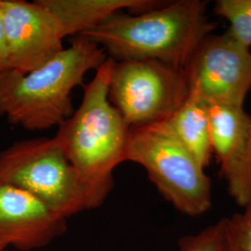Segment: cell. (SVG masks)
Instances as JSON below:
<instances>
[{
  "label": "cell",
  "instance_id": "obj_1",
  "mask_svg": "<svg viewBox=\"0 0 251 251\" xmlns=\"http://www.w3.org/2000/svg\"><path fill=\"white\" fill-rule=\"evenodd\" d=\"M114 63L108 57L96 70L84 86L79 107L55 135L86 188L88 208L103 203L114 186V171L126 161L130 127L108 95Z\"/></svg>",
  "mask_w": 251,
  "mask_h": 251
},
{
  "label": "cell",
  "instance_id": "obj_2",
  "mask_svg": "<svg viewBox=\"0 0 251 251\" xmlns=\"http://www.w3.org/2000/svg\"><path fill=\"white\" fill-rule=\"evenodd\" d=\"M206 2L178 0L140 14L117 12L80 36L115 62L152 60L184 70L198 46L215 29Z\"/></svg>",
  "mask_w": 251,
  "mask_h": 251
},
{
  "label": "cell",
  "instance_id": "obj_3",
  "mask_svg": "<svg viewBox=\"0 0 251 251\" xmlns=\"http://www.w3.org/2000/svg\"><path fill=\"white\" fill-rule=\"evenodd\" d=\"M107 58L99 45L79 35L36 70L0 75V116L30 131L59 126L74 113L73 90Z\"/></svg>",
  "mask_w": 251,
  "mask_h": 251
},
{
  "label": "cell",
  "instance_id": "obj_4",
  "mask_svg": "<svg viewBox=\"0 0 251 251\" xmlns=\"http://www.w3.org/2000/svg\"><path fill=\"white\" fill-rule=\"evenodd\" d=\"M126 159L142 166L180 213L196 217L211 207V179L169 121L130 128Z\"/></svg>",
  "mask_w": 251,
  "mask_h": 251
},
{
  "label": "cell",
  "instance_id": "obj_5",
  "mask_svg": "<svg viewBox=\"0 0 251 251\" xmlns=\"http://www.w3.org/2000/svg\"><path fill=\"white\" fill-rule=\"evenodd\" d=\"M0 182L33 194L65 219L88 209L86 188L55 137L20 141L0 152Z\"/></svg>",
  "mask_w": 251,
  "mask_h": 251
},
{
  "label": "cell",
  "instance_id": "obj_6",
  "mask_svg": "<svg viewBox=\"0 0 251 251\" xmlns=\"http://www.w3.org/2000/svg\"><path fill=\"white\" fill-rule=\"evenodd\" d=\"M109 100L130 128L168 121L188 98L184 70L152 60L115 62Z\"/></svg>",
  "mask_w": 251,
  "mask_h": 251
},
{
  "label": "cell",
  "instance_id": "obj_7",
  "mask_svg": "<svg viewBox=\"0 0 251 251\" xmlns=\"http://www.w3.org/2000/svg\"><path fill=\"white\" fill-rule=\"evenodd\" d=\"M184 71L190 96L206 105L244 106L251 90V49L227 31L209 34L198 46Z\"/></svg>",
  "mask_w": 251,
  "mask_h": 251
},
{
  "label": "cell",
  "instance_id": "obj_8",
  "mask_svg": "<svg viewBox=\"0 0 251 251\" xmlns=\"http://www.w3.org/2000/svg\"><path fill=\"white\" fill-rule=\"evenodd\" d=\"M0 16L11 70L34 71L64 49L58 20L39 0H0Z\"/></svg>",
  "mask_w": 251,
  "mask_h": 251
},
{
  "label": "cell",
  "instance_id": "obj_9",
  "mask_svg": "<svg viewBox=\"0 0 251 251\" xmlns=\"http://www.w3.org/2000/svg\"><path fill=\"white\" fill-rule=\"evenodd\" d=\"M66 219L33 194L0 182V241L29 251L42 248L64 233Z\"/></svg>",
  "mask_w": 251,
  "mask_h": 251
},
{
  "label": "cell",
  "instance_id": "obj_10",
  "mask_svg": "<svg viewBox=\"0 0 251 251\" xmlns=\"http://www.w3.org/2000/svg\"><path fill=\"white\" fill-rule=\"evenodd\" d=\"M58 20L64 38L79 36L99 26L112 15L124 10L140 14L157 9L156 0H39Z\"/></svg>",
  "mask_w": 251,
  "mask_h": 251
},
{
  "label": "cell",
  "instance_id": "obj_11",
  "mask_svg": "<svg viewBox=\"0 0 251 251\" xmlns=\"http://www.w3.org/2000/svg\"><path fill=\"white\" fill-rule=\"evenodd\" d=\"M209 136L212 152L221 166L228 171L241 157L251 128V117L240 105H207Z\"/></svg>",
  "mask_w": 251,
  "mask_h": 251
},
{
  "label": "cell",
  "instance_id": "obj_12",
  "mask_svg": "<svg viewBox=\"0 0 251 251\" xmlns=\"http://www.w3.org/2000/svg\"><path fill=\"white\" fill-rule=\"evenodd\" d=\"M168 121L189 152L204 169L207 167L213 152L206 103L188 95L184 103Z\"/></svg>",
  "mask_w": 251,
  "mask_h": 251
},
{
  "label": "cell",
  "instance_id": "obj_13",
  "mask_svg": "<svg viewBox=\"0 0 251 251\" xmlns=\"http://www.w3.org/2000/svg\"><path fill=\"white\" fill-rule=\"evenodd\" d=\"M216 15L226 19L230 27L227 32L243 46L251 47V0H218Z\"/></svg>",
  "mask_w": 251,
  "mask_h": 251
},
{
  "label": "cell",
  "instance_id": "obj_14",
  "mask_svg": "<svg viewBox=\"0 0 251 251\" xmlns=\"http://www.w3.org/2000/svg\"><path fill=\"white\" fill-rule=\"evenodd\" d=\"M222 175L235 203L242 207L251 204V128L241 157Z\"/></svg>",
  "mask_w": 251,
  "mask_h": 251
},
{
  "label": "cell",
  "instance_id": "obj_15",
  "mask_svg": "<svg viewBox=\"0 0 251 251\" xmlns=\"http://www.w3.org/2000/svg\"><path fill=\"white\" fill-rule=\"evenodd\" d=\"M243 208L222 219L224 251H251V204Z\"/></svg>",
  "mask_w": 251,
  "mask_h": 251
},
{
  "label": "cell",
  "instance_id": "obj_16",
  "mask_svg": "<svg viewBox=\"0 0 251 251\" xmlns=\"http://www.w3.org/2000/svg\"><path fill=\"white\" fill-rule=\"evenodd\" d=\"M178 245L179 251H224L222 220L200 233L180 237Z\"/></svg>",
  "mask_w": 251,
  "mask_h": 251
},
{
  "label": "cell",
  "instance_id": "obj_17",
  "mask_svg": "<svg viewBox=\"0 0 251 251\" xmlns=\"http://www.w3.org/2000/svg\"><path fill=\"white\" fill-rule=\"evenodd\" d=\"M11 70L3 22L0 16V75Z\"/></svg>",
  "mask_w": 251,
  "mask_h": 251
},
{
  "label": "cell",
  "instance_id": "obj_18",
  "mask_svg": "<svg viewBox=\"0 0 251 251\" xmlns=\"http://www.w3.org/2000/svg\"><path fill=\"white\" fill-rule=\"evenodd\" d=\"M6 248H8V246L2 241H0V251H3Z\"/></svg>",
  "mask_w": 251,
  "mask_h": 251
}]
</instances>
